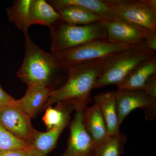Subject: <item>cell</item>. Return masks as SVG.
<instances>
[{"instance_id": "obj_1", "label": "cell", "mask_w": 156, "mask_h": 156, "mask_svg": "<svg viewBox=\"0 0 156 156\" xmlns=\"http://www.w3.org/2000/svg\"><path fill=\"white\" fill-rule=\"evenodd\" d=\"M104 58L86 62L69 68L65 83L52 91L44 109L54 104L68 102L73 104L76 112L83 110L92 101L91 91L100 75Z\"/></svg>"}, {"instance_id": "obj_2", "label": "cell", "mask_w": 156, "mask_h": 156, "mask_svg": "<svg viewBox=\"0 0 156 156\" xmlns=\"http://www.w3.org/2000/svg\"><path fill=\"white\" fill-rule=\"evenodd\" d=\"M25 53L22 65L16 75L27 85L42 84L53 88L62 73L68 69L61 64L56 55L42 50L31 39L24 35Z\"/></svg>"}, {"instance_id": "obj_3", "label": "cell", "mask_w": 156, "mask_h": 156, "mask_svg": "<svg viewBox=\"0 0 156 156\" xmlns=\"http://www.w3.org/2000/svg\"><path fill=\"white\" fill-rule=\"evenodd\" d=\"M50 29L51 50L54 55L88 42L108 40L107 30L100 21L86 25H72L57 20Z\"/></svg>"}, {"instance_id": "obj_4", "label": "cell", "mask_w": 156, "mask_h": 156, "mask_svg": "<svg viewBox=\"0 0 156 156\" xmlns=\"http://www.w3.org/2000/svg\"><path fill=\"white\" fill-rule=\"evenodd\" d=\"M155 55L156 51L142 46L121 50L108 56L104 59L94 89L111 84L116 85L134 68Z\"/></svg>"}, {"instance_id": "obj_5", "label": "cell", "mask_w": 156, "mask_h": 156, "mask_svg": "<svg viewBox=\"0 0 156 156\" xmlns=\"http://www.w3.org/2000/svg\"><path fill=\"white\" fill-rule=\"evenodd\" d=\"M137 47L140 46L113 43L108 40H100L88 42L55 55L61 64L68 69L76 65L104 58L121 50Z\"/></svg>"}, {"instance_id": "obj_6", "label": "cell", "mask_w": 156, "mask_h": 156, "mask_svg": "<svg viewBox=\"0 0 156 156\" xmlns=\"http://www.w3.org/2000/svg\"><path fill=\"white\" fill-rule=\"evenodd\" d=\"M113 20H120L156 31V0H115Z\"/></svg>"}, {"instance_id": "obj_7", "label": "cell", "mask_w": 156, "mask_h": 156, "mask_svg": "<svg viewBox=\"0 0 156 156\" xmlns=\"http://www.w3.org/2000/svg\"><path fill=\"white\" fill-rule=\"evenodd\" d=\"M116 101L119 126L132 111L143 110L146 119L153 121L156 117V101L142 90H121L116 91Z\"/></svg>"}, {"instance_id": "obj_8", "label": "cell", "mask_w": 156, "mask_h": 156, "mask_svg": "<svg viewBox=\"0 0 156 156\" xmlns=\"http://www.w3.org/2000/svg\"><path fill=\"white\" fill-rule=\"evenodd\" d=\"M31 118L15 104L0 106V125L29 146L33 142L34 128Z\"/></svg>"}, {"instance_id": "obj_9", "label": "cell", "mask_w": 156, "mask_h": 156, "mask_svg": "<svg viewBox=\"0 0 156 156\" xmlns=\"http://www.w3.org/2000/svg\"><path fill=\"white\" fill-rule=\"evenodd\" d=\"M109 42L134 46H144L152 32L139 26L118 20L101 19ZM156 32V31H155Z\"/></svg>"}, {"instance_id": "obj_10", "label": "cell", "mask_w": 156, "mask_h": 156, "mask_svg": "<svg viewBox=\"0 0 156 156\" xmlns=\"http://www.w3.org/2000/svg\"><path fill=\"white\" fill-rule=\"evenodd\" d=\"M83 111L76 112L70 127V135L67 147L61 156H92L94 143L84 128Z\"/></svg>"}, {"instance_id": "obj_11", "label": "cell", "mask_w": 156, "mask_h": 156, "mask_svg": "<svg viewBox=\"0 0 156 156\" xmlns=\"http://www.w3.org/2000/svg\"><path fill=\"white\" fill-rule=\"evenodd\" d=\"M53 90L51 87L42 84L28 85L25 95L19 100H15V104L31 119H33L44 110Z\"/></svg>"}, {"instance_id": "obj_12", "label": "cell", "mask_w": 156, "mask_h": 156, "mask_svg": "<svg viewBox=\"0 0 156 156\" xmlns=\"http://www.w3.org/2000/svg\"><path fill=\"white\" fill-rule=\"evenodd\" d=\"M155 75L156 55L134 68L116 86L121 90H142L148 80Z\"/></svg>"}, {"instance_id": "obj_13", "label": "cell", "mask_w": 156, "mask_h": 156, "mask_svg": "<svg viewBox=\"0 0 156 156\" xmlns=\"http://www.w3.org/2000/svg\"><path fill=\"white\" fill-rule=\"evenodd\" d=\"M58 11L70 6H78L99 15L102 19L113 20V6L115 0H50L47 1Z\"/></svg>"}, {"instance_id": "obj_14", "label": "cell", "mask_w": 156, "mask_h": 156, "mask_svg": "<svg viewBox=\"0 0 156 156\" xmlns=\"http://www.w3.org/2000/svg\"><path fill=\"white\" fill-rule=\"evenodd\" d=\"M83 122L84 128L94 143L95 147L102 142L108 134L100 108L96 104L84 109Z\"/></svg>"}, {"instance_id": "obj_15", "label": "cell", "mask_w": 156, "mask_h": 156, "mask_svg": "<svg viewBox=\"0 0 156 156\" xmlns=\"http://www.w3.org/2000/svg\"><path fill=\"white\" fill-rule=\"evenodd\" d=\"M116 95V91H113L94 96L95 104L100 108L108 134H115L120 131Z\"/></svg>"}, {"instance_id": "obj_16", "label": "cell", "mask_w": 156, "mask_h": 156, "mask_svg": "<svg viewBox=\"0 0 156 156\" xmlns=\"http://www.w3.org/2000/svg\"><path fill=\"white\" fill-rule=\"evenodd\" d=\"M30 24L50 27L60 19L58 12L45 0H31L29 11Z\"/></svg>"}, {"instance_id": "obj_17", "label": "cell", "mask_w": 156, "mask_h": 156, "mask_svg": "<svg viewBox=\"0 0 156 156\" xmlns=\"http://www.w3.org/2000/svg\"><path fill=\"white\" fill-rule=\"evenodd\" d=\"M60 19L72 25H86L100 21L98 14L78 6H70L57 11Z\"/></svg>"}, {"instance_id": "obj_18", "label": "cell", "mask_w": 156, "mask_h": 156, "mask_svg": "<svg viewBox=\"0 0 156 156\" xmlns=\"http://www.w3.org/2000/svg\"><path fill=\"white\" fill-rule=\"evenodd\" d=\"M73 110V104L68 102H58L54 108L51 106L47 107L43 118L47 131L54 127L65 128L69 122L71 113Z\"/></svg>"}, {"instance_id": "obj_19", "label": "cell", "mask_w": 156, "mask_h": 156, "mask_svg": "<svg viewBox=\"0 0 156 156\" xmlns=\"http://www.w3.org/2000/svg\"><path fill=\"white\" fill-rule=\"evenodd\" d=\"M63 127H54L46 132L35 131L33 142L30 146L33 148L36 156H47L56 146Z\"/></svg>"}, {"instance_id": "obj_20", "label": "cell", "mask_w": 156, "mask_h": 156, "mask_svg": "<svg viewBox=\"0 0 156 156\" xmlns=\"http://www.w3.org/2000/svg\"><path fill=\"white\" fill-rule=\"evenodd\" d=\"M31 0H17L13 2L12 6L6 9V13L9 22L14 24L23 34H28L30 26L29 11Z\"/></svg>"}, {"instance_id": "obj_21", "label": "cell", "mask_w": 156, "mask_h": 156, "mask_svg": "<svg viewBox=\"0 0 156 156\" xmlns=\"http://www.w3.org/2000/svg\"><path fill=\"white\" fill-rule=\"evenodd\" d=\"M127 137L120 131L108 134L102 142L96 146L92 156H120L124 152Z\"/></svg>"}, {"instance_id": "obj_22", "label": "cell", "mask_w": 156, "mask_h": 156, "mask_svg": "<svg viewBox=\"0 0 156 156\" xmlns=\"http://www.w3.org/2000/svg\"><path fill=\"white\" fill-rule=\"evenodd\" d=\"M27 144L14 136L0 125V151L23 148Z\"/></svg>"}, {"instance_id": "obj_23", "label": "cell", "mask_w": 156, "mask_h": 156, "mask_svg": "<svg viewBox=\"0 0 156 156\" xmlns=\"http://www.w3.org/2000/svg\"><path fill=\"white\" fill-rule=\"evenodd\" d=\"M0 156H36V154L29 146L23 148L0 151Z\"/></svg>"}, {"instance_id": "obj_24", "label": "cell", "mask_w": 156, "mask_h": 156, "mask_svg": "<svg viewBox=\"0 0 156 156\" xmlns=\"http://www.w3.org/2000/svg\"><path fill=\"white\" fill-rule=\"evenodd\" d=\"M142 90L149 97L156 101V75L148 80Z\"/></svg>"}, {"instance_id": "obj_25", "label": "cell", "mask_w": 156, "mask_h": 156, "mask_svg": "<svg viewBox=\"0 0 156 156\" xmlns=\"http://www.w3.org/2000/svg\"><path fill=\"white\" fill-rule=\"evenodd\" d=\"M15 100L14 98L8 94L3 89L0 84V106L13 103Z\"/></svg>"}, {"instance_id": "obj_26", "label": "cell", "mask_w": 156, "mask_h": 156, "mask_svg": "<svg viewBox=\"0 0 156 156\" xmlns=\"http://www.w3.org/2000/svg\"><path fill=\"white\" fill-rule=\"evenodd\" d=\"M144 46L149 50L156 51V31L152 32L146 40Z\"/></svg>"}, {"instance_id": "obj_27", "label": "cell", "mask_w": 156, "mask_h": 156, "mask_svg": "<svg viewBox=\"0 0 156 156\" xmlns=\"http://www.w3.org/2000/svg\"></svg>"}]
</instances>
